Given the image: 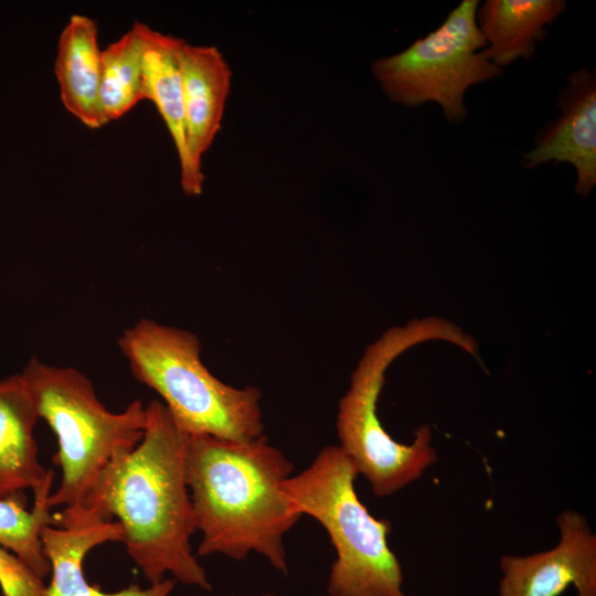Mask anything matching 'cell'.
Listing matches in <instances>:
<instances>
[{
    "label": "cell",
    "instance_id": "cell-8",
    "mask_svg": "<svg viewBox=\"0 0 596 596\" xmlns=\"http://www.w3.org/2000/svg\"><path fill=\"white\" fill-rule=\"evenodd\" d=\"M561 539L553 549L531 555H503L499 596H560L574 585L577 596H596V536L585 515L562 511Z\"/></svg>",
    "mask_w": 596,
    "mask_h": 596
},
{
    "label": "cell",
    "instance_id": "cell-9",
    "mask_svg": "<svg viewBox=\"0 0 596 596\" xmlns=\"http://www.w3.org/2000/svg\"><path fill=\"white\" fill-rule=\"evenodd\" d=\"M179 61L188 152V170L180 182L185 194L199 195L204 182L202 158L221 129L232 72L214 45L182 40Z\"/></svg>",
    "mask_w": 596,
    "mask_h": 596
},
{
    "label": "cell",
    "instance_id": "cell-19",
    "mask_svg": "<svg viewBox=\"0 0 596 596\" xmlns=\"http://www.w3.org/2000/svg\"><path fill=\"white\" fill-rule=\"evenodd\" d=\"M266 596H277V595H274V594H267Z\"/></svg>",
    "mask_w": 596,
    "mask_h": 596
},
{
    "label": "cell",
    "instance_id": "cell-6",
    "mask_svg": "<svg viewBox=\"0 0 596 596\" xmlns=\"http://www.w3.org/2000/svg\"><path fill=\"white\" fill-rule=\"evenodd\" d=\"M358 475L339 446H327L283 489L300 514L323 525L334 546L330 596H406L401 564L387 543L391 522L371 515L359 500Z\"/></svg>",
    "mask_w": 596,
    "mask_h": 596
},
{
    "label": "cell",
    "instance_id": "cell-10",
    "mask_svg": "<svg viewBox=\"0 0 596 596\" xmlns=\"http://www.w3.org/2000/svg\"><path fill=\"white\" fill-rule=\"evenodd\" d=\"M561 115L542 128L524 156L533 169L545 162L570 163L577 172L575 192L586 196L596 183V76L582 67L560 92Z\"/></svg>",
    "mask_w": 596,
    "mask_h": 596
},
{
    "label": "cell",
    "instance_id": "cell-7",
    "mask_svg": "<svg viewBox=\"0 0 596 596\" xmlns=\"http://www.w3.org/2000/svg\"><path fill=\"white\" fill-rule=\"evenodd\" d=\"M478 7V0L461 1L426 36L373 62V75L392 102L406 107L436 103L447 120H465L468 88L503 73L487 54L476 21Z\"/></svg>",
    "mask_w": 596,
    "mask_h": 596
},
{
    "label": "cell",
    "instance_id": "cell-15",
    "mask_svg": "<svg viewBox=\"0 0 596 596\" xmlns=\"http://www.w3.org/2000/svg\"><path fill=\"white\" fill-rule=\"evenodd\" d=\"M143 46V95L162 117L173 140L180 164V179L188 170L182 79L179 47L182 39L153 30L148 24H132Z\"/></svg>",
    "mask_w": 596,
    "mask_h": 596
},
{
    "label": "cell",
    "instance_id": "cell-16",
    "mask_svg": "<svg viewBox=\"0 0 596 596\" xmlns=\"http://www.w3.org/2000/svg\"><path fill=\"white\" fill-rule=\"evenodd\" d=\"M99 99L105 124L130 111L143 95V46L132 25L102 49Z\"/></svg>",
    "mask_w": 596,
    "mask_h": 596
},
{
    "label": "cell",
    "instance_id": "cell-12",
    "mask_svg": "<svg viewBox=\"0 0 596 596\" xmlns=\"http://www.w3.org/2000/svg\"><path fill=\"white\" fill-rule=\"evenodd\" d=\"M117 521H94L68 528L44 525L41 531L43 552L50 562L52 579L46 596H169L174 582L163 579L143 589L136 585L107 593L91 585L83 572V561L89 550L111 541L121 542Z\"/></svg>",
    "mask_w": 596,
    "mask_h": 596
},
{
    "label": "cell",
    "instance_id": "cell-14",
    "mask_svg": "<svg viewBox=\"0 0 596 596\" xmlns=\"http://www.w3.org/2000/svg\"><path fill=\"white\" fill-rule=\"evenodd\" d=\"M565 9L564 0H488L479 6L476 21L490 61L502 68L530 60L546 36L545 26Z\"/></svg>",
    "mask_w": 596,
    "mask_h": 596
},
{
    "label": "cell",
    "instance_id": "cell-1",
    "mask_svg": "<svg viewBox=\"0 0 596 596\" xmlns=\"http://www.w3.org/2000/svg\"><path fill=\"white\" fill-rule=\"evenodd\" d=\"M189 436L166 405L152 400L146 405L142 439L113 461L76 524L116 517L121 542L150 585L171 573L183 584L210 590L190 544L196 524L185 478Z\"/></svg>",
    "mask_w": 596,
    "mask_h": 596
},
{
    "label": "cell",
    "instance_id": "cell-5",
    "mask_svg": "<svg viewBox=\"0 0 596 596\" xmlns=\"http://www.w3.org/2000/svg\"><path fill=\"white\" fill-rule=\"evenodd\" d=\"M137 381L156 391L189 435L247 441L264 435L262 393L214 376L201 360V341L188 330L140 319L118 339Z\"/></svg>",
    "mask_w": 596,
    "mask_h": 596
},
{
    "label": "cell",
    "instance_id": "cell-11",
    "mask_svg": "<svg viewBox=\"0 0 596 596\" xmlns=\"http://www.w3.org/2000/svg\"><path fill=\"white\" fill-rule=\"evenodd\" d=\"M39 419L21 373L0 380V499L32 489L34 499L51 494L53 471L39 461L34 426Z\"/></svg>",
    "mask_w": 596,
    "mask_h": 596
},
{
    "label": "cell",
    "instance_id": "cell-13",
    "mask_svg": "<svg viewBox=\"0 0 596 596\" xmlns=\"http://www.w3.org/2000/svg\"><path fill=\"white\" fill-rule=\"evenodd\" d=\"M100 53L97 22L72 14L58 36L54 73L63 106L89 129L106 125L99 99Z\"/></svg>",
    "mask_w": 596,
    "mask_h": 596
},
{
    "label": "cell",
    "instance_id": "cell-2",
    "mask_svg": "<svg viewBox=\"0 0 596 596\" xmlns=\"http://www.w3.org/2000/svg\"><path fill=\"white\" fill-rule=\"evenodd\" d=\"M291 471L265 435L247 441L190 435L185 478L202 532L198 555L243 560L254 551L287 573L284 535L302 515L283 489Z\"/></svg>",
    "mask_w": 596,
    "mask_h": 596
},
{
    "label": "cell",
    "instance_id": "cell-3",
    "mask_svg": "<svg viewBox=\"0 0 596 596\" xmlns=\"http://www.w3.org/2000/svg\"><path fill=\"white\" fill-rule=\"evenodd\" d=\"M39 418L57 438L53 461L61 485L47 499L52 525L66 528L86 512L98 483L113 461L142 439L146 406L140 400L114 413L98 400L92 381L75 368L54 366L31 358L21 372Z\"/></svg>",
    "mask_w": 596,
    "mask_h": 596
},
{
    "label": "cell",
    "instance_id": "cell-4",
    "mask_svg": "<svg viewBox=\"0 0 596 596\" xmlns=\"http://www.w3.org/2000/svg\"><path fill=\"white\" fill-rule=\"evenodd\" d=\"M432 340L460 347L476 356L477 343L455 323L438 318L415 319L386 330L369 345L339 402L337 430L341 450L370 482L376 497L391 496L437 461L432 430L423 425L409 445L393 439L377 415V401L390 364L409 348Z\"/></svg>",
    "mask_w": 596,
    "mask_h": 596
},
{
    "label": "cell",
    "instance_id": "cell-17",
    "mask_svg": "<svg viewBox=\"0 0 596 596\" xmlns=\"http://www.w3.org/2000/svg\"><path fill=\"white\" fill-rule=\"evenodd\" d=\"M47 499H34L31 511L23 492L0 499V545L42 579L51 572L41 541L42 528L53 522Z\"/></svg>",
    "mask_w": 596,
    "mask_h": 596
},
{
    "label": "cell",
    "instance_id": "cell-18",
    "mask_svg": "<svg viewBox=\"0 0 596 596\" xmlns=\"http://www.w3.org/2000/svg\"><path fill=\"white\" fill-rule=\"evenodd\" d=\"M0 587L4 596H46L43 579L1 545Z\"/></svg>",
    "mask_w": 596,
    "mask_h": 596
}]
</instances>
